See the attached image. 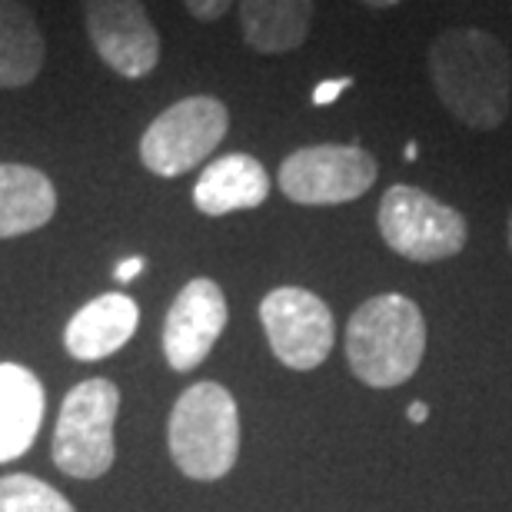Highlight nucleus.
Instances as JSON below:
<instances>
[{"label": "nucleus", "instance_id": "nucleus-1", "mask_svg": "<svg viewBox=\"0 0 512 512\" xmlns=\"http://www.w3.org/2000/svg\"><path fill=\"white\" fill-rule=\"evenodd\" d=\"M436 97L459 124L496 130L509 114L512 60L503 40L479 27L443 30L429 47Z\"/></svg>", "mask_w": 512, "mask_h": 512}, {"label": "nucleus", "instance_id": "nucleus-2", "mask_svg": "<svg viewBox=\"0 0 512 512\" xmlns=\"http://www.w3.org/2000/svg\"><path fill=\"white\" fill-rule=\"evenodd\" d=\"M426 353L423 310L403 293L366 300L346 326V363L353 376L373 389L403 386Z\"/></svg>", "mask_w": 512, "mask_h": 512}, {"label": "nucleus", "instance_id": "nucleus-3", "mask_svg": "<svg viewBox=\"0 0 512 512\" xmlns=\"http://www.w3.org/2000/svg\"><path fill=\"white\" fill-rule=\"evenodd\" d=\"M170 456L183 476L197 483L223 479L240 453V413L230 389L197 383L170 413Z\"/></svg>", "mask_w": 512, "mask_h": 512}, {"label": "nucleus", "instance_id": "nucleus-4", "mask_svg": "<svg viewBox=\"0 0 512 512\" xmlns=\"http://www.w3.org/2000/svg\"><path fill=\"white\" fill-rule=\"evenodd\" d=\"M120 389L97 376L74 386L54 429V463L74 479H100L114 466V419Z\"/></svg>", "mask_w": 512, "mask_h": 512}, {"label": "nucleus", "instance_id": "nucleus-5", "mask_svg": "<svg viewBox=\"0 0 512 512\" xmlns=\"http://www.w3.org/2000/svg\"><path fill=\"white\" fill-rule=\"evenodd\" d=\"M376 220L386 247L413 263H439L459 256L469 237L463 213L409 183H396L383 193Z\"/></svg>", "mask_w": 512, "mask_h": 512}, {"label": "nucleus", "instance_id": "nucleus-6", "mask_svg": "<svg viewBox=\"0 0 512 512\" xmlns=\"http://www.w3.org/2000/svg\"><path fill=\"white\" fill-rule=\"evenodd\" d=\"M227 127L230 114L217 97H187L147 127L140 140V160L157 177H180L220 147Z\"/></svg>", "mask_w": 512, "mask_h": 512}, {"label": "nucleus", "instance_id": "nucleus-7", "mask_svg": "<svg viewBox=\"0 0 512 512\" xmlns=\"http://www.w3.org/2000/svg\"><path fill=\"white\" fill-rule=\"evenodd\" d=\"M380 163L356 143H316L290 153L280 167V190L303 207H336L360 200L376 183Z\"/></svg>", "mask_w": 512, "mask_h": 512}, {"label": "nucleus", "instance_id": "nucleus-8", "mask_svg": "<svg viewBox=\"0 0 512 512\" xmlns=\"http://www.w3.org/2000/svg\"><path fill=\"white\" fill-rule=\"evenodd\" d=\"M260 323L276 360L290 370H316L333 350V313L320 296L300 286H280L260 300Z\"/></svg>", "mask_w": 512, "mask_h": 512}, {"label": "nucleus", "instance_id": "nucleus-9", "mask_svg": "<svg viewBox=\"0 0 512 512\" xmlns=\"http://www.w3.org/2000/svg\"><path fill=\"white\" fill-rule=\"evenodd\" d=\"M87 34L100 60L120 77L140 80L160 60V34L140 0H84Z\"/></svg>", "mask_w": 512, "mask_h": 512}, {"label": "nucleus", "instance_id": "nucleus-10", "mask_svg": "<svg viewBox=\"0 0 512 512\" xmlns=\"http://www.w3.org/2000/svg\"><path fill=\"white\" fill-rule=\"evenodd\" d=\"M227 296L207 276L190 280L163 320V356L177 373H190L207 360L227 326Z\"/></svg>", "mask_w": 512, "mask_h": 512}, {"label": "nucleus", "instance_id": "nucleus-11", "mask_svg": "<svg viewBox=\"0 0 512 512\" xmlns=\"http://www.w3.org/2000/svg\"><path fill=\"white\" fill-rule=\"evenodd\" d=\"M140 310L127 293H104L80 306L64 330V346L74 360L94 363L114 356L137 333Z\"/></svg>", "mask_w": 512, "mask_h": 512}, {"label": "nucleus", "instance_id": "nucleus-12", "mask_svg": "<svg viewBox=\"0 0 512 512\" xmlns=\"http://www.w3.org/2000/svg\"><path fill=\"white\" fill-rule=\"evenodd\" d=\"M266 197H270V177H266L263 163L250 153H227V157L213 160L193 187V203L207 217L253 210Z\"/></svg>", "mask_w": 512, "mask_h": 512}, {"label": "nucleus", "instance_id": "nucleus-13", "mask_svg": "<svg viewBox=\"0 0 512 512\" xmlns=\"http://www.w3.org/2000/svg\"><path fill=\"white\" fill-rule=\"evenodd\" d=\"M44 423V386L27 366L0 363V463L24 456Z\"/></svg>", "mask_w": 512, "mask_h": 512}, {"label": "nucleus", "instance_id": "nucleus-14", "mask_svg": "<svg viewBox=\"0 0 512 512\" xmlns=\"http://www.w3.org/2000/svg\"><path fill=\"white\" fill-rule=\"evenodd\" d=\"M57 190L47 173L24 163H0V240L24 237L54 220Z\"/></svg>", "mask_w": 512, "mask_h": 512}, {"label": "nucleus", "instance_id": "nucleus-15", "mask_svg": "<svg viewBox=\"0 0 512 512\" xmlns=\"http://www.w3.org/2000/svg\"><path fill=\"white\" fill-rule=\"evenodd\" d=\"M313 24V0H240L243 40L256 54H290Z\"/></svg>", "mask_w": 512, "mask_h": 512}, {"label": "nucleus", "instance_id": "nucleus-16", "mask_svg": "<svg viewBox=\"0 0 512 512\" xmlns=\"http://www.w3.org/2000/svg\"><path fill=\"white\" fill-rule=\"evenodd\" d=\"M47 40L37 17L20 0H0V87L17 90L44 70Z\"/></svg>", "mask_w": 512, "mask_h": 512}, {"label": "nucleus", "instance_id": "nucleus-17", "mask_svg": "<svg viewBox=\"0 0 512 512\" xmlns=\"http://www.w3.org/2000/svg\"><path fill=\"white\" fill-rule=\"evenodd\" d=\"M0 512H74V506L44 479L10 473L0 479Z\"/></svg>", "mask_w": 512, "mask_h": 512}, {"label": "nucleus", "instance_id": "nucleus-18", "mask_svg": "<svg viewBox=\"0 0 512 512\" xmlns=\"http://www.w3.org/2000/svg\"><path fill=\"white\" fill-rule=\"evenodd\" d=\"M183 4H187V10L197 20H203V24H213V20H220L223 14H227L233 0H183Z\"/></svg>", "mask_w": 512, "mask_h": 512}, {"label": "nucleus", "instance_id": "nucleus-19", "mask_svg": "<svg viewBox=\"0 0 512 512\" xmlns=\"http://www.w3.org/2000/svg\"><path fill=\"white\" fill-rule=\"evenodd\" d=\"M346 87H353V80H350V77H333V80H323V84L313 90V104H316V107L333 104V100L340 97Z\"/></svg>", "mask_w": 512, "mask_h": 512}, {"label": "nucleus", "instance_id": "nucleus-20", "mask_svg": "<svg viewBox=\"0 0 512 512\" xmlns=\"http://www.w3.org/2000/svg\"><path fill=\"white\" fill-rule=\"evenodd\" d=\"M140 270H143V260H140V256H130V260H124V263L117 266L114 276H117L120 283H130L133 276H140Z\"/></svg>", "mask_w": 512, "mask_h": 512}, {"label": "nucleus", "instance_id": "nucleus-21", "mask_svg": "<svg viewBox=\"0 0 512 512\" xmlns=\"http://www.w3.org/2000/svg\"><path fill=\"white\" fill-rule=\"evenodd\" d=\"M429 419V406L423 399H416V403H409V423H426Z\"/></svg>", "mask_w": 512, "mask_h": 512}, {"label": "nucleus", "instance_id": "nucleus-22", "mask_svg": "<svg viewBox=\"0 0 512 512\" xmlns=\"http://www.w3.org/2000/svg\"><path fill=\"white\" fill-rule=\"evenodd\" d=\"M366 7H396L399 0H363Z\"/></svg>", "mask_w": 512, "mask_h": 512}, {"label": "nucleus", "instance_id": "nucleus-23", "mask_svg": "<svg viewBox=\"0 0 512 512\" xmlns=\"http://www.w3.org/2000/svg\"><path fill=\"white\" fill-rule=\"evenodd\" d=\"M419 157V147L416 143H406V160H416Z\"/></svg>", "mask_w": 512, "mask_h": 512}, {"label": "nucleus", "instance_id": "nucleus-24", "mask_svg": "<svg viewBox=\"0 0 512 512\" xmlns=\"http://www.w3.org/2000/svg\"><path fill=\"white\" fill-rule=\"evenodd\" d=\"M509 247H512V217H509Z\"/></svg>", "mask_w": 512, "mask_h": 512}]
</instances>
